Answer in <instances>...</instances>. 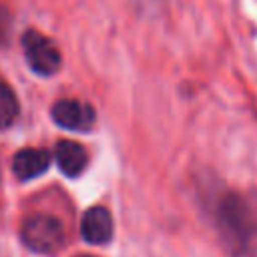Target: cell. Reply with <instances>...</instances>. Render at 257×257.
Returning <instances> with one entry per match:
<instances>
[{
    "label": "cell",
    "mask_w": 257,
    "mask_h": 257,
    "mask_svg": "<svg viewBox=\"0 0 257 257\" xmlns=\"http://www.w3.org/2000/svg\"><path fill=\"white\" fill-rule=\"evenodd\" d=\"M217 223H219L223 237L233 249H241L247 243V239L251 237L253 225H255L249 203L237 193H227L219 199Z\"/></svg>",
    "instance_id": "cell-1"
},
{
    "label": "cell",
    "mask_w": 257,
    "mask_h": 257,
    "mask_svg": "<svg viewBox=\"0 0 257 257\" xmlns=\"http://www.w3.org/2000/svg\"><path fill=\"white\" fill-rule=\"evenodd\" d=\"M22 243L40 255H54L64 245V229L56 217L30 215L20 227Z\"/></svg>",
    "instance_id": "cell-2"
},
{
    "label": "cell",
    "mask_w": 257,
    "mask_h": 257,
    "mask_svg": "<svg viewBox=\"0 0 257 257\" xmlns=\"http://www.w3.org/2000/svg\"><path fill=\"white\" fill-rule=\"evenodd\" d=\"M22 48H24V58L28 62V68L34 74L52 76L60 70V64H62L60 50L48 36H42L36 30H26L22 36Z\"/></svg>",
    "instance_id": "cell-3"
},
{
    "label": "cell",
    "mask_w": 257,
    "mask_h": 257,
    "mask_svg": "<svg viewBox=\"0 0 257 257\" xmlns=\"http://www.w3.org/2000/svg\"><path fill=\"white\" fill-rule=\"evenodd\" d=\"M50 116L58 126L66 131H76V133H88L96 120L94 108L88 102L76 100V98L56 100L50 108Z\"/></svg>",
    "instance_id": "cell-4"
},
{
    "label": "cell",
    "mask_w": 257,
    "mask_h": 257,
    "mask_svg": "<svg viewBox=\"0 0 257 257\" xmlns=\"http://www.w3.org/2000/svg\"><path fill=\"white\" fill-rule=\"evenodd\" d=\"M112 217L104 207H90L80 219V235L90 245H106L112 239Z\"/></svg>",
    "instance_id": "cell-5"
},
{
    "label": "cell",
    "mask_w": 257,
    "mask_h": 257,
    "mask_svg": "<svg viewBox=\"0 0 257 257\" xmlns=\"http://www.w3.org/2000/svg\"><path fill=\"white\" fill-rule=\"evenodd\" d=\"M52 163V157L46 149H20L12 159V173L18 181H30L40 177Z\"/></svg>",
    "instance_id": "cell-6"
},
{
    "label": "cell",
    "mask_w": 257,
    "mask_h": 257,
    "mask_svg": "<svg viewBox=\"0 0 257 257\" xmlns=\"http://www.w3.org/2000/svg\"><path fill=\"white\" fill-rule=\"evenodd\" d=\"M54 159L60 173H64L70 179L82 175L88 165V153L76 141H58L54 149Z\"/></svg>",
    "instance_id": "cell-7"
},
{
    "label": "cell",
    "mask_w": 257,
    "mask_h": 257,
    "mask_svg": "<svg viewBox=\"0 0 257 257\" xmlns=\"http://www.w3.org/2000/svg\"><path fill=\"white\" fill-rule=\"evenodd\" d=\"M20 114V102L12 86L0 78V131L10 128Z\"/></svg>",
    "instance_id": "cell-8"
},
{
    "label": "cell",
    "mask_w": 257,
    "mask_h": 257,
    "mask_svg": "<svg viewBox=\"0 0 257 257\" xmlns=\"http://www.w3.org/2000/svg\"><path fill=\"white\" fill-rule=\"evenodd\" d=\"M137 4H141L145 10H153V8H159L161 4H165L167 0H135Z\"/></svg>",
    "instance_id": "cell-9"
},
{
    "label": "cell",
    "mask_w": 257,
    "mask_h": 257,
    "mask_svg": "<svg viewBox=\"0 0 257 257\" xmlns=\"http://www.w3.org/2000/svg\"><path fill=\"white\" fill-rule=\"evenodd\" d=\"M76 257H92V255H76Z\"/></svg>",
    "instance_id": "cell-10"
}]
</instances>
